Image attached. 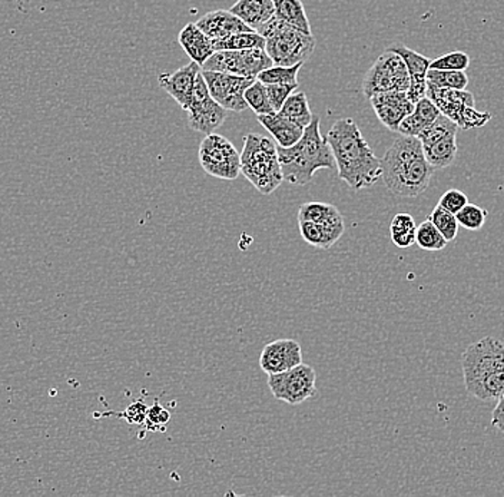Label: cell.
I'll use <instances>...</instances> for the list:
<instances>
[{
  "instance_id": "obj_14",
  "label": "cell",
  "mask_w": 504,
  "mask_h": 497,
  "mask_svg": "<svg viewBox=\"0 0 504 497\" xmlns=\"http://www.w3.org/2000/svg\"><path fill=\"white\" fill-rule=\"evenodd\" d=\"M370 102L380 122L393 132L399 131L402 121L414 111L416 105L410 101L407 93H399V91L377 93L370 98Z\"/></svg>"
},
{
  "instance_id": "obj_22",
  "label": "cell",
  "mask_w": 504,
  "mask_h": 497,
  "mask_svg": "<svg viewBox=\"0 0 504 497\" xmlns=\"http://www.w3.org/2000/svg\"><path fill=\"white\" fill-rule=\"evenodd\" d=\"M439 115V108L427 96H424L420 99L419 102H416L414 111L402 121L397 132L406 135V137L417 138L419 133L422 130H426L430 123H433Z\"/></svg>"
},
{
  "instance_id": "obj_27",
  "label": "cell",
  "mask_w": 504,
  "mask_h": 497,
  "mask_svg": "<svg viewBox=\"0 0 504 497\" xmlns=\"http://www.w3.org/2000/svg\"><path fill=\"white\" fill-rule=\"evenodd\" d=\"M417 225L410 214H397L390 224V235L395 247L410 248L416 244Z\"/></svg>"
},
{
  "instance_id": "obj_24",
  "label": "cell",
  "mask_w": 504,
  "mask_h": 497,
  "mask_svg": "<svg viewBox=\"0 0 504 497\" xmlns=\"http://www.w3.org/2000/svg\"><path fill=\"white\" fill-rule=\"evenodd\" d=\"M422 152L434 170L450 167L457 157V135H450L439 142L422 147Z\"/></svg>"
},
{
  "instance_id": "obj_31",
  "label": "cell",
  "mask_w": 504,
  "mask_h": 497,
  "mask_svg": "<svg viewBox=\"0 0 504 497\" xmlns=\"http://www.w3.org/2000/svg\"><path fill=\"white\" fill-rule=\"evenodd\" d=\"M247 105L252 112L257 115H267V113L274 112L273 106L269 102L268 93H267L266 83L256 79L244 93Z\"/></svg>"
},
{
  "instance_id": "obj_35",
  "label": "cell",
  "mask_w": 504,
  "mask_h": 497,
  "mask_svg": "<svg viewBox=\"0 0 504 497\" xmlns=\"http://www.w3.org/2000/svg\"><path fill=\"white\" fill-rule=\"evenodd\" d=\"M470 65V56L466 52L454 51L447 55L440 56L430 63V69L439 71H464Z\"/></svg>"
},
{
  "instance_id": "obj_10",
  "label": "cell",
  "mask_w": 504,
  "mask_h": 497,
  "mask_svg": "<svg viewBox=\"0 0 504 497\" xmlns=\"http://www.w3.org/2000/svg\"><path fill=\"white\" fill-rule=\"evenodd\" d=\"M273 65L266 49H242L214 52L202 65V71L225 72L232 75L257 78L259 72Z\"/></svg>"
},
{
  "instance_id": "obj_21",
  "label": "cell",
  "mask_w": 504,
  "mask_h": 497,
  "mask_svg": "<svg viewBox=\"0 0 504 497\" xmlns=\"http://www.w3.org/2000/svg\"><path fill=\"white\" fill-rule=\"evenodd\" d=\"M178 42L191 61L197 62L198 65H204L207 59L214 54L211 39L198 28L197 24H188L178 34Z\"/></svg>"
},
{
  "instance_id": "obj_20",
  "label": "cell",
  "mask_w": 504,
  "mask_h": 497,
  "mask_svg": "<svg viewBox=\"0 0 504 497\" xmlns=\"http://www.w3.org/2000/svg\"><path fill=\"white\" fill-rule=\"evenodd\" d=\"M231 12L254 32H258L271 17L276 16L273 0H238L232 5Z\"/></svg>"
},
{
  "instance_id": "obj_11",
  "label": "cell",
  "mask_w": 504,
  "mask_h": 497,
  "mask_svg": "<svg viewBox=\"0 0 504 497\" xmlns=\"http://www.w3.org/2000/svg\"><path fill=\"white\" fill-rule=\"evenodd\" d=\"M188 123L197 132L214 133L219 126L224 125L228 111L215 102L209 95L208 86L205 83L202 71L195 78L194 93H192L191 105L188 108Z\"/></svg>"
},
{
  "instance_id": "obj_4",
  "label": "cell",
  "mask_w": 504,
  "mask_h": 497,
  "mask_svg": "<svg viewBox=\"0 0 504 497\" xmlns=\"http://www.w3.org/2000/svg\"><path fill=\"white\" fill-rule=\"evenodd\" d=\"M284 180L293 185L310 184L318 170H335V160L327 137L320 131V118L313 116L304 128L303 137L293 147L276 145Z\"/></svg>"
},
{
  "instance_id": "obj_2",
  "label": "cell",
  "mask_w": 504,
  "mask_h": 497,
  "mask_svg": "<svg viewBox=\"0 0 504 497\" xmlns=\"http://www.w3.org/2000/svg\"><path fill=\"white\" fill-rule=\"evenodd\" d=\"M382 161V178L397 197L417 198L426 192L434 168L427 162L419 138H397Z\"/></svg>"
},
{
  "instance_id": "obj_34",
  "label": "cell",
  "mask_w": 504,
  "mask_h": 497,
  "mask_svg": "<svg viewBox=\"0 0 504 497\" xmlns=\"http://www.w3.org/2000/svg\"><path fill=\"white\" fill-rule=\"evenodd\" d=\"M457 222L469 231H479L483 229L488 219V211L474 204H466L456 214Z\"/></svg>"
},
{
  "instance_id": "obj_39",
  "label": "cell",
  "mask_w": 504,
  "mask_h": 497,
  "mask_svg": "<svg viewBox=\"0 0 504 497\" xmlns=\"http://www.w3.org/2000/svg\"><path fill=\"white\" fill-rule=\"evenodd\" d=\"M170 414L167 409H164L160 403H155L152 407H148L147 419L143 424L147 426L150 432H165V426L170 423Z\"/></svg>"
},
{
  "instance_id": "obj_30",
  "label": "cell",
  "mask_w": 504,
  "mask_h": 497,
  "mask_svg": "<svg viewBox=\"0 0 504 497\" xmlns=\"http://www.w3.org/2000/svg\"><path fill=\"white\" fill-rule=\"evenodd\" d=\"M416 244L424 251H441V249L446 248L449 241L434 227L433 222L426 219L417 227Z\"/></svg>"
},
{
  "instance_id": "obj_19",
  "label": "cell",
  "mask_w": 504,
  "mask_h": 497,
  "mask_svg": "<svg viewBox=\"0 0 504 497\" xmlns=\"http://www.w3.org/2000/svg\"><path fill=\"white\" fill-rule=\"evenodd\" d=\"M258 116V122L273 135L278 147H293L303 137L304 128L294 123L280 112L267 113Z\"/></svg>"
},
{
  "instance_id": "obj_38",
  "label": "cell",
  "mask_w": 504,
  "mask_h": 497,
  "mask_svg": "<svg viewBox=\"0 0 504 497\" xmlns=\"http://www.w3.org/2000/svg\"><path fill=\"white\" fill-rule=\"evenodd\" d=\"M490 118L491 113L479 112L474 106H466L461 111L456 123L459 128L464 131L476 130V128H481V126L486 125L490 121Z\"/></svg>"
},
{
  "instance_id": "obj_23",
  "label": "cell",
  "mask_w": 504,
  "mask_h": 497,
  "mask_svg": "<svg viewBox=\"0 0 504 497\" xmlns=\"http://www.w3.org/2000/svg\"><path fill=\"white\" fill-rule=\"evenodd\" d=\"M276 16L290 24L294 28L300 29L307 34H313L307 12L304 9L301 0H273Z\"/></svg>"
},
{
  "instance_id": "obj_43",
  "label": "cell",
  "mask_w": 504,
  "mask_h": 497,
  "mask_svg": "<svg viewBox=\"0 0 504 497\" xmlns=\"http://www.w3.org/2000/svg\"><path fill=\"white\" fill-rule=\"evenodd\" d=\"M491 426L504 433V395L499 399L498 404L491 413Z\"/></svg>"
},
{
  "instance_id": "obj_6",
  "label": "cell",
  "mask_w": 504,
  "mask_h": 497,
  "mask_svg": "<svg viewBox=\"0 0 504 497\" xmlns=\"http://www.w3.org/2000/svg\"><path fill=\"white\" fill-rule=\"evenodd\" d=\"M257 34L266 38V52L274 65L294 66L313 55L315 38L274 16Z\"/></svg>"
},
{
  "instance_id": "obj_28",
  "label": "cell",
  "mask_w": 504,
  "mask_h": 497,
  "mask_svg": "<svg viewBox=\"0 0 504 497\" xmlns=\"http://www.w3.org/2000/svg\"><path fill=\"white\" fill-rule=\"evenodd\" d=\"M457 131H459L457 123L447 118L443 113H440L436 121L430 123L426 130H422L417 138H419L422 147H427V145L439 142V141L444 140L450 135H457Z\"/></svg>"
},
{
  "instance_id": "obj_5",
  "label": "cell",
  "mask_w": 504,
  "mask_h": 497,
  "mask_svg": "<svg viewBox=\"0 0 504 497\" xmlns=\"http://www.w3.org/2000/svg\"><path fill=\"white\" fill-rule=\"evenodd\" d=\"M241 155V174L264 195L273 194L284 182L276 145L273 140L248 133L244 138Z\"/></svg>"
},
{
  "instance_id": "obj_12",
  "label": "cell",
  "mask_w": 504,
  "mask_h": 497,
  "mask_svg": "<svg viewBox=\"0 0 504 497\" xmlns=\"http://www.w3.org/2000/svg\"><path fill=\"white\" fill-rule=\"evenodd\" d=\"M202 76L208 86L209 95L222 108L237 113L248 110L244 93L257 78L214 71H202Z\"/></svg>"
},
{
  "instance_id": "obj_16",
  "label": "cell",
  "mask_w": 504,
  "mask_h": 497,
  "mask_svg": "<svg viewBox=\"0 0 504 497\" xmlns=\"http://www.w3.org/2000/svg\"><path fill=\"white\" fill-rule=\"evenodd\" d=\"M387 49L399 54L404 63H406L410 75V88L407 91V96H409L412 103L419 102L420 99L426 96L427 72H429L431 59L426 58V56L422 55L419 52L407 48L404 44H393V46Z\"/></svg>"
},
{
  "instance_id": "obj_17",
  "label": "cell",
  "mask_w": 504,
  "mask_h": 497,
  "mask_svg": "<svg viewBox=\"0 0 504 497\" xmlns=\"http://www.w3.org/2000/svg\"><path fill=\"white\" fill-rule=\"evenodd\" d=\"M426 96L439 108L440 113L453 122H457L466 106H474L473 93L466 89L440 88L433 83H427Z\"/></svg>"
},
{
  "instance_id": "obj_9",
  "label": "cell",
  "mask_w": 504,
  "mask_h": 497,
  "mask_svg": "<svg viewBox=\"0 0 504 497\" xmlns=\"http://www.w3.org/2000/svg\"><path fill=\"white\" fill-rule=\"evenodd\" d=\"M317 375L310 365H301L286 372L268 375L269 390L274 397L290 405H298L317 395Z\"/></svg>"
},
{
  "instance_id": "obj_42",
  "label": "cell",
  "mask_w": 504,
  "mask_h": 497,
  "mask_svg": "<svg viewBox=\"0 0 504 497\" xmlns=\"http://www.w3.org/2000/svg\"><path fill=\"white\" fill-rule=\"evenodd\" d=\"M147 413L148 405L142 400H138V402L132 403L125 412L118 413L116 415H120L131 424H143L147 419Z\"/></svg>"
},
{
  "instance_id": "obj_13",
  "label": "cell",
  "mask_w": 504,
  "mask_h": 497,
  "mask_svg": "<svg viewBox=\"0 0 504 497\" xmlns=\"http://www.w3.org/2000/svg\"><path fill=\"white\" fill-rule=\"evenodd\" d=\"M301 363H303L301 346L298 345V341L291 338H281L269 343L264 347L259 357V365L267 375L286 372Z\"/></svg>"
},
{
  "instance_id": "obj_32",
  "label": "cell",
  "mask_w": 504,
  "mask_h": 497,
  "mask_svg": "<svg viewBox=\"0 0 504 497\" xmlns=\"http://www.w3.org/2000/svg\"><path fill=\"white\" fill-rule=\"evenodd\" d=\"M427 83L440 86V88L466 89L469 85V76L464 71H439L429 69Z\"/></svg>"
},
{
  "instance_id": "obj_15",
  "label": "cell",
  "mask_w": 504,
  "mask_h": 497,
  "mask_svg": "<svg viewBox=\"0 0 504 497\" xmlns=\"http://www.w3.org/2000/svg\"><path fill=\"white\" fill-rule=\"evenodd\" d=\"M199 72H201V66L192 61L172 73H160L158 76V83L179 103L182 110L188 111L191 105L195 78Z\"/></svg>"
},
{
  "instance_id": "obj_7",
  "label": "cell",
  "mask_w": 504,
  "mask_h": 497,
  "mask_svg": "<svg viewBox=\"0 0 504 497\" xmlns=\"http://www.w3.org/2000/svg\"><path fill=\"white\" fill-rule=\"evenodd\" d=\"M410 88V75L406 63L402 56L395 52L385 49L374 65L368 69L367 75L363 81V93L370 99L377 93H407Z\"/></svg>"
},
{
  "instance_id": "obj_8",
  "label": "cell",
  "mask_w": 504,
  "mask_h": 497,
  "mask_svg": "<svg viewBox=\"0 0 504 497\" xmlns=\"http://www.w3.org/2000/svg\"><path fill=\"white\" fill-rule=\"evenodd\" d=\"M198 158L202 170L209 177L234 180L241 174V155L231 141L218 133H209L204 138Z\"/></svg>"
},
{
  "instance_id": "obj_26",
  "label": "cell",
  "mask_w": 504,
  "mask_h": 497,
  "mask_svg": "<svg viewBox=\"0 0 504 497\" xmlns=\"http://www.w3.org/2000/svg\"><path fill=\"white\" fill-rule=\"evenodd\" d=\"M214 52L242 51V49H266V38L257 32H241L218 41H212Z\"/></svg>"
},
{
  "instance_id": "obj_37",
  "label": "cell",
  "mask_w": 504,
  "mask_h": 497,
  "mask_svg": "<svg viewBox=\"0 0 504 497\" xmlns=\"http://www.w3.org/2000/svg\"><path fill=\"white\" fill-rule=\"evenodd\" d=\"M337 210V207L325 202H307L300 207L298 211V221H313L320 222L325 219L331 212Z\"/></svg>"
},
{
  "instance_id": "obj_36",
  "label": "cell",
  "mask_w": 504,
  "mask_h": 497,
  "mask_svg": "<svg viewBox=\"0 0 504 497\" xmlns=\"http://www.w3.org/2000/svg\"><path fill=\"white\" fill-rule=\"evenodd\" d=\"M298 227H300V234L304 241L308 242L310 246L315 247V248H330V244H328L320 224L313 221H298Z\"/></svg>"
},
{
  "instance_id": "obj_33",
  "label": "cell",
  "mask_w": 504,
  "mask_h": 497,
  "mask_svg": "<svg viewBox=\"0 0 504 497\" xmlns=\"http://www.w3.org/2000/svg\"><path fill=\"white\" fill-rule=\"evenodd\" d=\"M427 219L433 222L434 227L441 232V235H443L447 241L450 242L456 239L459 229H460V225L457 222L456 215L437 205Z\"/></svg>"
},
{
  "instance_id": "obj_25",
  "label": "cell",
  "mask_w": 504,
  "mask_h": 497,
  "mask_svg": "<svg viewBox=\"0 0 504 497\" xmlns=\"http://www.w3.org/2000/svg\"><path fill=\"white\" fill-rule=\"evenodd\" d=\"M278 112L293 121L296 125L301 126V128L310 125L311 121H313L310 103H308L307 95L304 93H291Z\"/></svg>"
},
{
  "instance_id": "obj_18",
  "label": "cell",
  "mask_w": 504,
  "mask_h": 497,
  "mask_svg": "<svg viewBox=\"0 0 504 497\" xmlns=\"http://www.w3.org/2000/svg\"><path fill=\"white\" fill-rule=\"evenodd\" d=\"M195 24L211 41H218L241 32H252L248 24H244L231 11L209 12Z\"/></svg>"
},
{
  "instance_id": "obj_3",
  "label": "cell",
  "mask_w": 504,
  "mask_h": 497,
  "mask_svg": "<svg viewBox=\"0 0 504 497\" xmlns=\"http://www.w3.org/2000/svg\"><path fill=\"white\" fill-rule=\"evenodd\" d=\"M467 392L481 402L504 395V341L483 337L469 346L461 356Z\"/></svg>"
},
{
  "instance_id": "obj_40",
  "label": "cell",
  "mask_w": 504,
  "mask_h": 497,
  "mask_svg": "<svg viewBox=\"0 0 504 497\" xmlns=\"http://www.w3.org/2000/svg\"><path fill=\"white\" fill-rule=\"evenodd\" d=\"M267 86V93H268L269 102L273 106L274 112H278L281 110V106L284 105L288 96L291 93H296V88H298V83L296 85H280V83H269Z\"/></svg>"
},
{
  "instance_id": "obj_1",
  "label": "cell",
  "mask_w": 504,
  "mask_h": 497,
  "mask_svg": "<svg viewBox=\"0 0 504 497\" xmlns=\"http://www.w3.org/2000/svg\"><path fill=\"white\" fill-rule=\"evenodd\" d=\"M328 143L334 155L338 178L354 191L374 187L382 180V161L351 118L338 120L331 126Z\"/></svg>"
},
{
  "instance_id": "obj_41",
  "label": "cell",
  "mask_w": 504,
  "mask_h": 497,
  "mask_svg": "<svg viewBox=\"0 0 504 497\" xmlns=\"http://www.w3.org/2000/svg\"><path fill=\"white\" fill-rule=\"evenodd\" d=\"M469 204V198L460 190H450L440 198L439 205L447 211L456 215L464 205Z\"/></svg>"
},
{
  "instance_id": "obj_29",
  "label": "cell",
  "mask_w": 504,
  "mask_h": 497,
  "mask_svg": "<svg viewBox=\"0 0 504 497\" xmlns=\"http://www.w3.org/2000/svg\"><path fill=\"white\" fill-rule=\"evenodd\" d=\"M304 63H298L294 66L273 65L269 68L259 72L257 79L261 83L269 85V83H280V85H296L298 83V72L303 68Z\"/></svg>"
}]
</instances>
